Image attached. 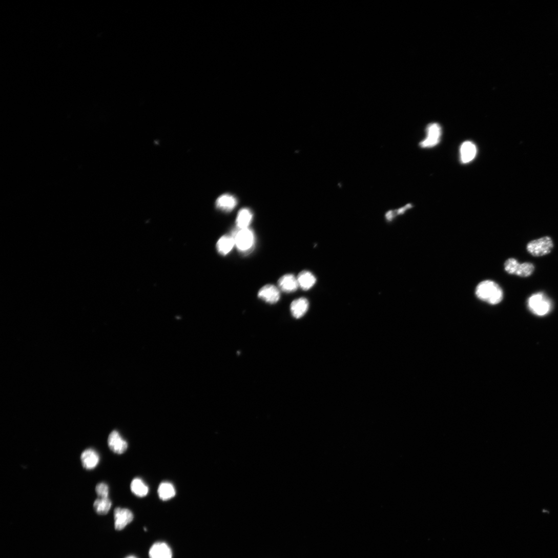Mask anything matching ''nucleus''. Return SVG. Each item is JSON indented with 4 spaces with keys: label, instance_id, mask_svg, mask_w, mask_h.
Here are the masks:
<instances>
[{
    "label": "nucleus",
    "instance_id": "nucleus-1",
    "mask_svg": "<svg viewBox=\"0 0 558 558\" xmlns=\"http://www.w3.org/2000/svg\"><path fill=\"white\" fill-rule=\"evenodd\" d=\"M476 295L481 301L491 305L501 303L504 298V292L502 287L491 280L480 282L476 287Z\"/></svg>",
    "mask_w": 558,
    "mask_h": 558
},
{
    "label": "nucleus",
    "instance_id": "nucleus-2",
    "mask_svg": "<svg viewBox=\"0 0 558 558\" xmlns=\"http://www.w3.org/2000/svg\"><path fill=\"white\" fill-rule=\"evenodd\" d=\"M238 251L243 255H247L254 249L256 237L255 233L250 228L238 229L237 228L231 234Z\"/></svg>",
    "mask_w": 558,
    "mask_h": 558
},
{
    "label": "nucleus",
    "instance_id": "nucleus-3",
    "mask_svg": "<svg viewBox=\"0 0 558 558\" xmlns=\"http://www.w3.org/2000/svg\"><path fill=\"white\" fill-rule=\"evenodd\" d=\"M528 306L533 314L538 316H544L549 313L552 305L546 295L540 292L535 293L529 298Z\"/></svg>",
    "mask_w": 558,
    "mask_h": 558
},
{
    "label": "nucleus",
    "instance_id": "nucleus-4",
    "mask_svg": "<svg viewBox=\"0 0 558 558\" xmlns=\"http://www.w3.org/2000/svg\"><path fill=\"white\" fill-rule=\"evenodd\" d=\"M553 247V242L549 236H544L529 242L527 245L528 252L533 257H543L549 254Z\"/></svg>",
    "mask_w": 558,
    "mask_h": 558
},
{
    "label": "nucleus",
    "instance_id": "nucleus-5",
    "mask_svg": "<svg viewBox=\"0 0 558 558\" xmlns=\"http://www.w3.org/2000/svg\"><path fill=\"white\" fill-rule=\"evenodd\" d=\"M505 270L508 274L521 277H528L534 272L535 267L533 264L526 262L519 263L514 258L508 259L505 263Z\"/></svg>",
    "mask_w": 558,
    "mask_h": 558
},
{
    "label": "nucleus",
    "instance_id": "nucleus-6",
    "mask_svg": "<svg viewBox=\"0 0 558 558\" xmlns=\"http://www.w3.org/2000/svg\"><path fill=\"white\" fill-rule=\"evenodd\" d=\"M442 129L440 124L431 123L426 128V137L421 141L420 146L422 148H431L437 146L441 141Z\"/></svg>",
    "mask_w": 558,
    "mask_h": 558
},
{
    "label": "nucleus",
    "instance_id": "nucleus-7",
    "mask_svg": "<svg viewBox=\"0 0 558 558\" xmlns=\"http://www.w3.org/2000/svg\"><path fill=\"white\" fill-rule=\"evenodd\" d=\"M114 518L115 529L121 530L133 521L134 515L129 509L117 508L114 511Z\"/></svg>",
    "mask_w": 558,
    "mask_h": 558
},
{
    "label": "nucleus",
    "instance_id": "nucleus-8",
    "mask_svg": "<svg viewBox=\"0 0 558 558\" xmlns=\"http://www.w3.org/2000/svg\"><path fill=\"white\" fill-rule=\"evenodd\" d=\"M108 444L111 450L118 454L123 453L128 448L127 441L122 439L119 433L116 430H113L110 433Z\"/></svg>",
    "mask_w": 558,
    "mask_h": 558
},
{
    "label": "nucleus",
    "instance_id": "nucleus-9",
    "mask_svg": "<svg viewBox=\"0 0 558 558\" xmlns=\"http://www.w3.org/2000/svg\"><path fill=\"white\" fill-rule=\"evenodd\" d=\"M258 297L267 303L275 304L279 300L280 293L276 286L268 284L260 289L258 293Z\"/></svg>",
    "mask_w": 558,
    "mask_h": 558
},
{
    "label": "nucleus",
    "instance_id": "nucleus-10",
    "mask_svg": "<svg viewBox=\"0 0 558 558\" xmlns=\"http://www.w3.org/2000/svg\"><path fill=\"white\" fill-rule=\"evenodd\" d=\"M100 458L97 452L93 449L85 450L81 456L83 467L87 470L94 469L98 464Z\"/></svg>",
    "mask_w": 558,
    "mask_h": 558
},
{
    "label": "nucleus",
    "instance_id": "nucleus-11",
    "mask_svg": "<svg viewBox=\"0 0 558 558\" xmlns=\"http://www.w3.org/2000/svg\"><path fill=\"white\" fill-rule=\"evenodd\" d=\"M477 149L476 145L471 141H465L460 148V158L461 162L466 164L472 161L476 157Z\"/></svg>",
    "mask_w": 558,
    "mask_h": 558
},
{
    "label": "nucleus",
    "instance_id": "nucleus-12",
    "mask_svg": "<svg viewBox=\"0 0 558 558\" xmlns=\"http://www.w3.org/2000/svg\"><path fill=\"white\" fill-rule=\"evenodd\" d=\"M149 556L150 558H172V552L170 547L166 543L158 542L150 548Z\"/></svg>",
    "mask_w": 558,
    "mask_h": 558
},
{
    "label": "nucleus",
    "instance_id": "nucleus-13",
    "mask_svg": "<svg viewBox=\"0 0 558 558\" xmlns=\"http://www.w3.org/2000/svg\"><path fill=\"white\" fill-rule=\"evenodd\" d=\"M278 285L282 291L287 293L296 291L299 287L297 278L292 274H287L281 277L278 281Z\"/></svg>",
    "mask_w": 558,
    "mask_h": 558
},
{
    "label": "nucleus",
    "instance_id": "nucleus-14",
    "mask_svg": "<svg viewBox=\"0 0 558 558\" xmlns=\"http://www.w3.org/2000/svg\"><path fill=\"white\" fill-rule=\"evenodd\" d=\"M309 306L308 300L304 298H300L294 300L291 304V312L296 319L302 318L307 312Z\"/></svg>",
    "mask_w": 558,
    "mask_h": 558
},
{
    "label": "nucleus",
    "instance_id": "nucleus-15",
    "mask_svg": "<svg viewBox=\"0 0 558 558\" xmlns=\"http://www.w3.org/2000/svg\"><path fill=\"white\" fill-rule=\"evenodd\" d=\"M237 204L236 199L233 196L229 194H225L220 196L216 202L218 209L226 212L233 211Z\"/></svg>",
    "mask_w": 558,
    "mask_h": 558
},
{
    "label": "nucleus",
    "instance_id": "nucleus-16",
    "mask_svg": "<svg viewBox=\"0 0 558 558\" xmlns=\"http://www.w3.org/2000/svg\"><path fill=\"white\" fill-rule=\"evenodd\" d=\"M235 245L234 239L231 235H224L218 240L216 247L219 254L225 256L232 251Z\"/></svg>",
    "mask_w": 558,
    "mask_h": 558
},
{
    "label": "nucleus",
    "instance_id": "nucleus-17",
    "mask_svg": "<svg viewBox=\"0 0 558 558\" xmlns=\"http://www.w3.org/2000/svg\"><path fill=\"white\" fill-rule=\"evenodd\" d=\"M253 214L248 209L244 208L239 211L236 220L237 228L238 229H245L249 228L252 222Z\"/></svg>",
    "mask_w": 558,
    "mask_h": 558
},
{
    "label": "nucleus",
    "instance_id": "nucleus-18",
    "mask_svg": "<svg viewBox=\"0 0 558 558\" xmlns=\"http://www.w3.org/2000/svg\"><path fill=\"white\" fill-rule=\"evenodd\" d=\"M297 281L299 286L303 290L312 288L316 284L317 279L312 273L302 271L298 276Z\"/></svg>",
    "mask_w": 558,
    "mask_h": 558
},
{
    "label": "nucleus",
    "instance_id": "nucleus-19",
    "mask_svg": "<svg viewBox=\"0 0 558 558\" xmlns=\"http://www.w3.org/2000/svg\"><path fill=\"white\" fill-rule=\"evenodd\" d=\"M159 497L162 501H167L173 498L176 494L174 486L170 483H161L158 489Z\"/></svg>",
    "mask_w": 558,
    "mask_h": 558
},
{
    "label": "nucleus",
    "instance_id": "nucleus-20",
    "mask_svg": "<svg viewBox=\"0 0 558 558\" xmlns=\"http://www.w3.org/2000/svg\"><path fill=\"white\" fill-rule=\"evenodd\" d=\"M131 488L132 492L138 497H145L149 492V487L140 478L134 479L131 483Z\"/></svg>",
    "mask_w": 558,
    "mask_h": 558
},
{
    "label": "nucleus",
    "instance_id": "nucleus-21",
    "mask_svg": "<svg viewBox=\"0 0 558 558\" xmlns=\"http://www.w3.org/2000/svg\"><path fill=\"white\" fill-rule=\"evenodd\" d=\"M94 509L99 515H106L110 511L112 503L108 498H98L94 503Z\"/></svg>",
    "mask_w": 558,
    "mask_h": 558
},
{
    "label": "nucleus",
    "instance_id": "nucleus-22",
    "mask_svg": "<svg viewBox=\"0 0 558 558\" xmlns=\"http://www.w3.org/2000/svg\"><path fill=\"white\" fill-rule=\"evenodd\" d=\"M96 492L99 498H108L109 487L105 483H100L96 486Z\"/></svg>",
    "mask_w": 558,
    "mask_h": 558
},
{
    "label": "nucleus",
    "instance_id": "nucleus-23",
    "mask_svg": "<svg viewBox=\"0 0 558 558\" xmlns=\"http://www.w3.org/2000/svg\"><path fill=\"white\" fill-rule=\"evenodd\" d=\"M126 558H137V557L134 556H128Z\"/></svg>",
    "mask_w": 558,
    "mask_h": 558
}]
</instances>
